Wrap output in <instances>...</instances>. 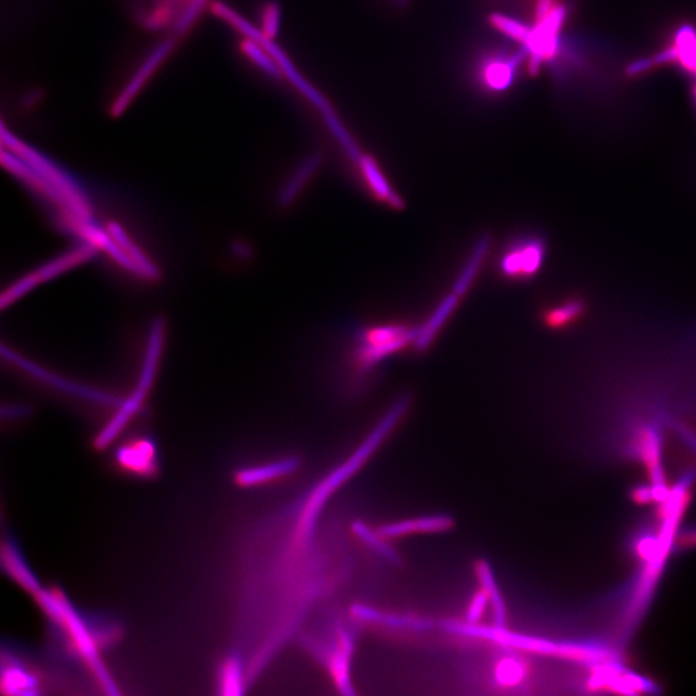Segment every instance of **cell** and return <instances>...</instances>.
<instances>
[{
	"instance_id": "obj_1",
	"label": "cell",
	"mask_w": 696,
	"mask_h": 696,
	"mask_svg": "<svg viewBox=\"0 0 696 696\" xmlns=\"http://www.w3.org/2000/svg\"><path fill=\"white\" fill-rule=\"evenodd\" d=\"M403 394L350 453L330 464L288 502L253 524L240 557L235 650L253 686L297 637L311 615L350 590L361 569L343 521L327 508L374 461L404 421Z\"/></svg>"
},
{
	"instance_id": "obj_2",
	"label": "cell",
	"mask_w": 696,
	"mask_h": 696,
	"mask_svg": "<svg viewBox=\"0 0 696 696\" xmlns=\"http://www.w3.org/2000/svg\"><path fill=\"white\" fill-rule=\"evenodd\" d=\"M34 599L48 620L56 653L83 667L104 693L119 694L102 654L122 640V624L110 614L84 613L58 587L43 588Z\"/></svg>"
},
{
	"instance_id": "obj_3",
	"label": "cell",
	"mask_w": 696,
	"mask_h": 696,
	"mask_svg": "<svg viewBox=\"0 0 696 696\" xmlns=\"http://www.w3.org/2000/svg\"><path fill=\"white\" fill-rule=\"evenodd\" d=\"M355 624L351 626V622L333 614L325 622V627L316 631L303 629L297 637L302 650L323 668L338 694L346 696L358 694L352 680V660L358 637Z\"/></svg>"
},
{
	"instance_id": "obj_4",
	"label": "cell",
	"mask_w": 696,
	"mask_h": 696,
	"mask_svg": "<svg viewBox=\"0 0 696 696\" xmlns=\"http://www.w3.org/2000/svg\"><path fill=\"white\" fill-rule=\"evenodd\" d=\"M213 12L216 13V16L220 17V19L227 22V24H230L232 28L240 31L244 37L257 40L258 43H261L262 46L271 53V56L278 62L285 77L289 79V82L320 111L321 115H323L324 122L327 124L329 131L332 132V135L339 142V145L343 147L348 158L358 163L363 154H361L359 146L356 145L354 138L351 137L346 127L343 126L341 120H339L332 105L329 104L327 98L321 95L318 89L311 86V84L302 77L300 71L293 65L290 58L285 55L283 49L274 42V39L267 38L266 35L262 33L261 29H257L256 26L245 20L244 17L240 16L239 13H236L229 6H226V4H214Z\"/></svg>"
},
{
	"instance_id": "obj_5",
	"label": "cell",
	"mask_w": 696,
	"mask_h": 696,
	"mask_svg": "<svg viewBox=\"0 0 696 696\" xmlns=\"http://www.w3.org/2000/svg\"><path fill=\"white\" fill-rule=\"evenodd\" d=\"M165 325L163 320H155L151 325L149 339H147L146 355L140 378H138L136 390L128 396L127 400L116 410L114 417L106 423L93 440V448L97 452H102L109 448L118 439L124 428L132 421V418L140 412L144 405L147 395L153 387L158 372L160 355H162L164 345Z\"/></svg>"
},
{
	"instance_id": "obj_6",
	"label": "cell",
	"mask_w": 696,
	"mask_h": 696,
	"mask_svg": "<svg viewBox=\"0 0 696 696\" xmlns=\"http://www.w3.org/2000/svg\"><path fill=\"white\" fill-rule=\"evenodd\" d=\"M61 685L65 686L66 680H62L60 673L48 671L42 662L13 646L8 651L3 648L0 686L4 694L39 695L46 693L49 686Z\"/></svg>"
},
{
	"instance_id": "obj_7",
	"label": "cell",
	"mask_w": 696,
	"mask_h": 696,
	"mask_svg": "<svg viewBox=\"0 0 696 696\" xmlns=\"http://www.w3.org/2000/svg\"><path fill=\"white\" fill-rule=\"evenodd\" d=\"M547 257L546 236L539 232H526L508 244L499 262V270L504 278L525 283L537 278L546 265Z\"/></svg>"
},
{
	"instance_id": "obj_8",
	"label": "cell",
	"mask_w": 696,
	"mask_h": 696,
	"mask_svg": "<svg viewBox=\"0 0 696 696\" xmlns=\"http://www.w3.org/2000/svg\"><path fill=\"white\" fill-rule=\"evenodd\" d=\"M111 467L129 479L153 481L162 474L158 444L149 435L127 437L113 450Z\"/></svg>"
},
{
	"instance_id": "obj_9",
	"label": "cell",
	"mask_w": 696,
	"mask_h": 696,
	"mask_svg": "<svg viewBox=\"0 0 696 696\" xmlns=\"http://www.w3.org/2000/svg\"><path fill=\"white\" fill-rule=\"evenodd\" d=\"M417 333L418 328H406L404 325H382L367 330L356 350V365L360 372H367L386 356L413 343Z\"/></svg>"
},
{
	"instance_id": "obj_10",
	"label": "cell",
	"mask_w": 696,
	"mask_h": 696,
	"mask_svg": "<svg viewBox=\"0 0 696 696\" xmlns=\"http://www.w3.org/2000/svg\"><path fill=\"white\" fill-rule=\"evenodd\" d=\"M96 252L97 248L93 247L91 244L84 243L74 248L73 251L62 254V256L55 258V260L39 267L38 270L17 280L10 288L4 290L2 294V307L6 309L7 306L20 300L22 296L28 294L30 290H33L37 285L44 283V281L55 279L58 275L64 274V272L91 260Z\"/></svg>"
},
{
	"instance_id": "obj_11",
	"label": "cell",
	"mask_w": 696,
	"mask_h": 696,
	"mask_svg": "<svg viewBox=\"0 0 696 696\" xmlns=\"http://www.w3.org/2000/svg\"><path fill=\"white\" fill-rule=\"evenodd\" d=\"M498 648V646H493ZM501 653L494 654L486 668V680L483 684L492 687L494 693H507L508 690L522 689L529 685L530 667L528 660L520 655V650L498 648Z\"/></svg>"
},
{
	"instance_id": "obj_12",
	"label": "cell",
	"mask_w": 696,
	"mask_h": 696,
	"mask_svg": "<svg viewBox=\"0 0 696 696\" xmlns=\"http://www.w3.org/2000/svg\"><path fill=\"white\" fill-rule=\"evenodd\" d=\"M350 617L358 626L383 628L390 632L426 633L437 626L431 618L416 614L388 613L365 604L352 605Z\"/></svg>"
},
{
	"instance_id": "obj_13",
	"label": "cell",
	"mask_w": 696,
	"mask_h": 696,
	"mask_svg": "<svg viewBox=\"0 0 696 696\" xmlns=\"http://www.w3.org/2000/svg\"><path fill=\"white\" fill-rule=\"evenodd\" d=\"M303 459L300 455H287L265 463L247 464L232 472V483L239 489H257L279 483L300 472Z\"/></svg>"
},
{
	"instance_id": "obj_14",
	"label": "cell",
	"mask_w": 696,
	"mask_h": 696,
	"mask_svg": "<svg viewBox=\"0 0 696 696\" xmlns=\"http://www.w3.org/2000/svg\"><path fill=\"white\" fill-rule=\"evenodd\" d=\"M566 10L564 7H556L550 15L537 22V26L532 30V35L528 42L522 44L529 51L530 61L529 70L532 74H537L541 69L544 60H551L556 56L559 49V31L564 24Z\"/></svg>"
},
{
	"instance_id": "obj_15",
	"label": "cell",
	"mask_w": 696,
	"mask_h": 696,
	"mask_svg": "<svg viewBox=\"0 0 696 696\" xmlns=\"http://www.w3.org/2000/svg\"><path fill=\"white\" fill-rule=\"evenodd\" d=\"M455 525L457 522L449 513H435V515L385 522V524L377 525L376 530L383 538L394 541V539L409 537V535L450 533Z\"/></svg>"
},
{
	"instance_id": "obj_16",
	"label": "cell",
	"mask_w": 696,
	"mask_h": 696,
	"mask_svg": "<svg viewBox=\"0 0 696 696\" xmlns=\"http://www.w3.org/2000/svg\"><path fill=\"white\" fill-rule=\"evenodd\" d=\"M590 311V303L582 294H568L543 310L541 320L552 332H566L578 327Z\"/></svg>"
},
{
	"instance_id": "obj_17",
	"label": "cell",
	"mask_w": 696,
	"mask_h": 696,
	"mask_svg": "<svg viewBox=\"0 0 696 696\" xmlns=\"http://www.w3.org/2000/svg\"><path fill=\"white\" fill-rule=\"evenodd\" d=\"M214 686L216 693L223 696L243 695L252 687L247 663L238 650L232 649L217 664Z\"/></svg>"
},
{
	"instance_id": "obj_18",
	"label": "cell",
	"mask_w": 696,
	"mask_h": 696,
	"mask_svg": "<svg viewBox=\"0 0 696 696\" xmlns=\"http://www.w3.org/2000/svg\"><path fill=\"white\" fill-rule=\"evenodd\" d=\"M173 48L172 40H165V42L160 43L158 47L153 49V52L146 57V60L142 62L140 68L137 69L136 74L133 75L131 80L127 83V86L123 88L120 95L116 97L113 107V114H122L127 106L131 104L133 98L138 95L142 87L145 86L147 80L153 77L155 70L163 64L165 58L168 57Z\"/></svg>"
},
{
	"instance_id": "obj_19",
	"label": "cell",
	"mask_w": 696,
	"mask_h": 696,
	"mask_svg": "<svg viewBox=\"0 0 696 696\" xmlns=\"http://www.w3.org/2000/svg\"><path fill=\"white\" fill-rule=\"evenodd\" d=\"M2 564L13 582L19 584L22 590L30 595H38L43 590L37 575L31 570L28 560L22 553L20 544L12 535H6L2 543Z\"/></svg>"
},
{
	"instance_id": "obj_20",
	"label": "cell",
	"mask_w": 696,
	"mask_h": 696,
	"mask_svg": "<svg viewBox=\"0 0 696 696\" xmlns=\"http://www.w3.org/2000/svg\"><path fill=\"white\" fill-rule=\"evenodd\" d=\"M3 354L4 356H6V358H10L12 363L20 365V367L26 370V372L33 374V376L39 379H42L43 382L49 383V385L61 388L62 391L70 392V394L78 396L87 397V399H91L92 401H95V403L114 405L119 404L118 399H115V397L105 394V392L92 390V388L89 387L75 385L74 382L62 381L61 378L52 376V374L46 372V370H43L42 368L37 367V365L31 364L29 363V361L22 359L21 356L16 355L15 352L11 350L7 351L6 347H3Z\"/></svg>"
},
{
	"instance_id": "obj_21",
	"label": "cell",
	"mask_w": 696,
	"mask_h": 696,
	"mask_svg": "<svg viewBox=\"0 0 696 696\" xmlns=\"http://www.w3.org/2000/svg\"><path fill=\"white\" fill-rule=\"evenodd\" d=\"M350 532L355 541H358L365 550L373 553V556L378 557L379 560L396 566V568L403 566V557L399 555V552L392 547L388 539L383 538L382 535L377 532L376 528L373 529L367 522L363 520L352 521L350 524Z\"/></svg>"
},
{
	"instance_id": "obj_22",
	"label": "cell",
	"mask_w": 696,
	"mask_h": 696,
	"mask_svg": "<svg viewBox=\"0 0 696 696\" xmlns=\"http://www.w3.org/2000/svg\"><path fill=\"white\" fill-rule=\"evenodd\" d=\"M477 582L480 588L489 597L490 606L493 611V626L507 628L508 614L506 602L503 600L502 592L499 590L497 578H495L492 566L486 559H477L474 565Z\"/></svg>"
},
{
	"instance_id": "obj_23",
	"label": "cell",
	"mask_w": 696,
	"mask_h": 696,
	"mask_svg": "<svg viewBox=\"0 0 696 696\" xmlns=\"http://www.w3.org/2000/svg\"><path fill=\"white\" fill-rule=\"evenodd\" d=\"M358 164L370 189H372V193L376 195L379 200L390 205V207L396 209V211H400V209L404 208V200L401 199L390 184H388L385 174L382 173L373 158H370L368 155H363Z\"/></svg>"
},
{
	"instance_id": "obj_24",
	"label": "cell",
	"mask_w": 696,
	"mask_h": 696,
	"mask_svg": "<svg viewBox=\"0 0 696 696\" xmlns=\"http://www.w3.org/2000/svg\"><path fill=\"white\" fill-rule=\"evenodd\" d=\"M321 163H323V155L319 153L311 154L309 158L303 160L297 171L292 174L287 184L280 190L278 198L280 207L288 208L294 203V200L302 193L303 187L314 177Z\"/></svg>"
},
{
	"instance_id": "obj_25",
	"label": "cell",
	"mask_w": 696,
	"mask_h": 696,
	"mask_svg": "<svg viewBox=\"0 0 696 696\" xmlns=\"http://www.w3.org/2000/svg\"><path fill=\"white\" fill-rule=\"evenodd\" d=\"M459 297L457 294L450 293L444 301L437 306L434 314L426 321L421 329H418L417 337L414 339L413 346L417 351H425L434 341L436 334L440 332L443 325L448 321L450 315L457 309Z\"/></svg>"
},
{
	"instance_id": "obj_26",
	"label": "cell",
	"mask_w": 696,
	"mask_h": 696,
	"mask_svg": "<svg viewBox=\"0 0 696 696\" xmlns=\"http://www.w3.org/2000/svg\"><path fill=\"white\" fill-rule=\"evenodd\" d=\"M107 231H109V234L111 235V238L114 239V242L118 244V247L127 254L129 260H131L133 265L136 266L138 276L149 280L158 278L159 271L156 270V267L153 265V263H151L149 258H147L145 254L141 252V249L132 242L131 238H129L127 232L123 230L122 226L118 225L116 222H113L110 223L109 230Z\"/></svg>"
},
{
	"instance_id": "obj_27",
	"label": "cell",
	"mask_w": 696,
	"mask_h": 696,
	"mask_svg": "<svg viewBox=\"0 0 696 696\" xmlns=\"http://www.w3.org/2000/svg\"><path fill=\"white\" fill-rule=\"evenodd\" d=\"M490 245H492V239L489 235H483L475 245L474 251H472L470 258H468L467 265L458 276L457 281H455L453 292L457 294L458 297L464 296L471 288L472 283L476 278L477 272L481 269V265L485 260L486 254H488Z\"/></svg>"
},
{
	"instance_id": "obj_28",
	"label": "cell",
	"mask_w": 696,
	"mask_h": 696,
	"mask_svg": "<svg viewBox=\"0 0 696 696\" xmlns=\"http://www.w3.org/2000/svg\"><path fill=\"white\" fill-rule=\"evenodd\" d=\"M242 52L249 58V61L253 62L258 69L269 75L272 79H280L281 75H284L278 62L275 61V58L272 57L271 53L267 51L261 43H258L257 40L245 37L242 43Z\"/></svg>"
},
{
	"instance_id": "obj_29",
	"label": "cell",
	"mask_w": 696,
	"mask_h": 696,
	"mask_svg": "<svg viewBox=\"0 0 696 696\" xmlns=\"http://www.w3.org/2000/svg\"><path fill=\"white\" fill-rule=\"evenodd\" d=\"M675 47L682 68L696 77V31L693 26H682L676 35Z\"/></svg>"
},
{
	"instance_id": "obj_30",
	"label": "cell",
	"mask_w": 696,
	"mask_h": 696,
	"mask_svg": "<svg viewBox=\"0 0 696 696\" xmlns=\"http://www.w3.org/2000/svg\"><path fill=\"white\" fill-rule=\"evenodd\" d=\"M515 71V66H512L508 60L506 62H493L485 70L486 83L495 91H503L511 86Z\"/></svg>"
},
{
	"instance_id": "obj_31",
	"label": "cell",
	"mask_w": 696,
	"mask_h": 696,
	"mask_svg": "<svg viewBox=\"0 0 696 696\" xmlns=\"http://www.w3.org/2000/svg\"><path fill=\"white\" fill-rule=\"evenodd\" d=\"M490 22L494 28L502 31L507 37L517 40L522 44L528 42L530 35H532V30L528 26L522 24V22L510 19V17L503 16L501 13H492L490 15Z\"/></svg>"
},
{
	"instance_id": "obj_32",
	"label": "cell",
	"mask_w": 696,
	"mask_h": 696,
	"mask_svg": "<svg viewBox=\"0 0 696 696\" xmlns=\"http://www.w3.org/2000/svg\"><path fill=\"white\" fill-rule=\"evenodd\" d=\"M280 6L278 3L270 2L267 3L262 10V33L266 35L267 38L274 39L279 33L280 29Z\"/></svg>"
},
{
	"instance_id": "obj_33",
	"label": "cell",
	"mask_w": 696,
	"mask_h": 696,
	"mask_svg": "<svg viewBox=\"0 0 696 696\" xmlns=\"http://www.w3.org/2000/svg\"><path fill=\"white\" fill-rule=\"evenodd\" d=\"M490 604L489 597L486 593L481 590L476 592L468 604L466 613V622L468 623H479L480 619L483 618L486 606Z\"/></svg>"
},
{
	"instance_id": "obj_34",
	"label": "cell",
	"mask_w": 696,
	"mask_h": 696,
	"mask_svg": "<svg viewBox=\"0 0 696 696\" xmlns=\"http://www.w3.org/2000/svg\"><path fill=\"white\" fill-rule=\"evenodd\" d=\"M654 65V58H640V60L633 61L632 64L627 66L626 73L629 77H636V75L650 70Z\"/></svg>"
},
{
	"instance_id": "obj_35",
	"label": "cell",
	"mask_w": 696,
	"mask_h": 696,
	"mask_svg": "<svg viewBox=\"0 0 696 696\" xmlns=\"http://www.w3.org/2000/svg\"><path fill=\"white\" fill-rule=\"evenodd\" d=\"M653 58L655 64H669V62H675L678 58L677 49L676 47H669Z\"/></svg>"
},
{
	"instance_id": "obj_36",
	"label": "cell",
	"mask_w": 696,
	"mask_h": 696,
	"mask_svg": "<svg viewBox=\"0 0 696 696\" xmlns=\"http://www.w3.org/2000/svg\"><path fill=\"white\" fill-rule=\"evenodd\" d=\"M553 0H538L537 2V22L546 19L552 8Z\"/></svg>"
},
{
	"instance_id": "obj_37",
	"label": "cell",
	"mask_w": 696,
	"mask_h": 696,
	"mask_svg": "<svg viewBox=\"0 0 696 696\" xmlns=\"http://www.w3.org/2000/svg\"><path fill=\"white\" fill-rule=\"evenodd\" d=\"M394 2L397 4V6L405 8L406 6H408L409 0H394Z\"/></svg>"
},
{
	"instance_id": "obj_38",
	"label": "cell",
	"mask_w": 696,
	"mask_h": 696,
	"mask_svg": "<svg viewBox=\"0 0 696 696\" xmlns=\"http://www.w3.org/2000/svg\"><path fill=\"white\" fill-rule=\"evenodd\" d=\"M694 96H695V100H696V86L694 88Z\"/></svg>"
}]
</instances>
